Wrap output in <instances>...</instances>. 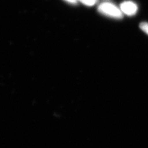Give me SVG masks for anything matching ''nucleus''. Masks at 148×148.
Instances as JSON below:
<instances>
[{
    "mask_svg": "<svg viewBox=\"0 0 148 148\" xmlns=\"http://www.w3.org/2000/svg\"><path fill=\"white\" fill-rule=\"evenodd\" d=\"M98 11L102 14L115 18L123 17L122 12L114 4L110 3H103L98 6Z\"/></svg>",
    "mask_w": 148,
    "mask_h": 148,
    "instance_id": "obj_1",
    "label": "nucleus"
},
{
    "mask_svg": "<svg viewBox=\"0 0 148 148\" xmlns=\"http://www.w3.org/2000/svg\"><path fill=\"white\" fill-rule=\"evenodd\" d=\"M120 10L128 16L135 15L138 11L136 4L131 1H126L120 4Z\"/></svg>",
    "mask_w": 148,
    "mask_h": 148,
    "instance_id": "obj_2",
    "label": "nucleus"
},
{
    "mask_svg": "<svg viewBox=\"0 0 148 148\" xmlns=\"http://www.w3.org/2000/svg\"><path fill=\"white\" fill-rule=\"evenodd\" d=\"M79 1L85 5L92 6L96 4L97 0H79Z\"/></svg>",
    "mask_w": 148,
    "mask_h": 148,
    "instance_id": "obj_3",
    "label": "nucleus"
},
{
    "mask_svg": "<svg viewBox=\"0 0 148 148\" xmlns=\"http://www.w3.org/2000/svg\"><path fill=\"white\" fill-rule=\"evenodd\" d=\"M140 28L148 35V22H143L140 23Z\"/></svg>",
    "mask_w": 148,
    "mask_h": 148,
    "instance_id": "obj_4",
    "label": "nucleus"
},
{
    "mask_svg": "<svg viewBox=\"0 0 148 148\" xmlns=\"http://www.w3.org/2000/svg\"><path fill=\"white\" fill-rule=\"evenodd\" d=\"M66 1L71 3H76L77 0H66Z\"/></svg>",
    "mask_w": 148,
    "mask_h": 148,
    "instance_id": "obj_5",
    "label": "nucleus"
}]
</instances>
